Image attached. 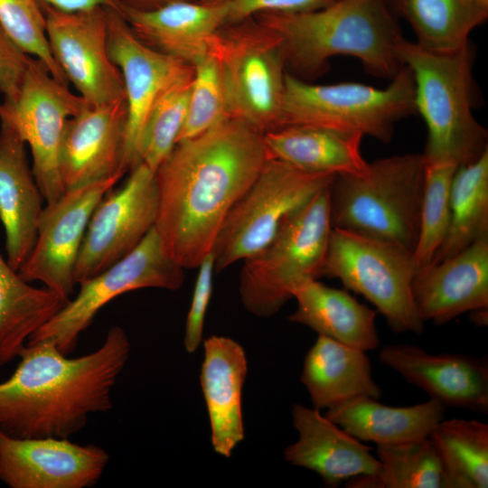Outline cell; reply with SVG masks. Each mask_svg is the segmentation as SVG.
<instances>
[{
  "label": "cell",
  "mask_w": 488,
  "mask_h": 488,
  "mask_svg": "<svg viewBox=\"0 0 488 488\" xmlns=\"http://www.w3.org/2000/svg\"><path fill=\"white\" fill-rule=\"evenodd\" d=\"M268 159L264 134L234 117L175 144L155 171V229L174 261L184 269L199 267Z\"/></svg>",
  "instance_id": "obj_1"
},
{
  "label": "cell",
  "mask_w": 488,
  "mask_h": 488,
  "mask_svg": "<svg viewBox=\"0 0 488 488\" xmlns=\"http://www.w3.org/2000/svg\"><path fill=\"white\" fill-rule=\"evenodd\" d=\"M117 325L94 352L69 358L51 341L26 343L14 373L0 382V430L23 438H69L91 414L113 408L112 390L130 354Z\"/></svg>",
  "instance_id": "obj_2"
},
{
  "label": "cell",
  "mask_w": 488,
  "mask_h": 488,
  "mask_svg": "<svg viewBox=\"0 0 488 488\" xmlns=\"http://www.w3.org/2000/svg\"><path fill=\"white\" fill-rule=\"evenodd\" d=\"M254 17L279 34L286 68L304 80L325 72L338 55L354 57L368 73L389 80L404 66L397 52L404 37L387 0H333L316 10Z\"/></svg>",
  "instance_id": "obj_3"
},
{
  "label": "cell",
  "mask_w": 488,
  "mask_h": 488,
  "mask_svg": "<svg viewBox=\"0 0 488 488\" xmlns=\"http://www.w3.org/2000/svg\"><path fill=\"white\" fill-rule=\"evenodd\" d=\"M397 52L411 71L416 112L427 127L425 160L453 162L458 167L475 162L488 145L487 131L473 114L470 42L454 51L436 52L402 39Z\"/></svg>",
  "instance_id": "obj_4"
},
{
  "label": "cell",
  "mask_w": 488,
  "mask_h": 488,
  "mask_svg": "<svg viewBox=\"0 0 488 488\" xmlns=\"http://www.w3.org/2000/svg\"><path fill=\"white\" fill-rule=\"evenodd\" d=\"M423 154L368 163L361 174H338L328 188L330 218L337 228L414 252L424 190Z\"/></svg>",
  "instance_id": "obj_5"
},
{
  "label": "cell",
  "mask_w": 488,
  "mask_h": 488,
  "mask_svg": "<svg viewBox=\"0 0 488 488\" xmlns=\"http://www.w3.org/2000/svg\"><path fill=\"white\" fill-rule=\"evenodd\" d=\"M328 188L296 211L267 245L242 260L239 293L249 313L272 316L299 286L323 277L333 229Z\"/></svg>",
  "instance_id": "obj_6"
},
{
  "label": "cell",
  "mask_w": 488,
  "mask_h": 488,
  "mask_svg": "<svg viewBox=\"0 0 488 488\" xmlns=\"http://www.w3.org/2000/svg\"><path fill=\"white\" fill-rule=\"evenodd\" d=\"M208 52L221 71L230 117L263 134L280 127L287 71L279 34L251 17L221 26Z\"/></svg>",
  "instance_id": "obj_7"
},
{
  "label": "cell",
  "mask_w": 488,
  "mask_h": 488,
  "mask_svg": "<svg viewBox=\"0 0 488 488\" xmlns=\"http://www.w3.org/2000/svg\"><path fill=\"white\" fill-rule=\"evenodd\" d=\"M415 113L414 80L405 65L384 89L360 82L318 85L286 72L280 127L318 126L388 143L395 125Z\"/></svg>",
  "instance_id": "obj_8"
},
{
  "label": "cell",
  "mask_w": 488,
  "mask_h": 488,
  "mask_svg": "<svg viewBox=\"0 0 488 488\" xmlns=\"http://www.w3.org/2000/svg\"><path fill=\"white\" fill-rule=\"evenodd\" d=\"M418 268L410 250L333 228L323 277L338 278L346 289L364 296L394 332L420 334L425 322L412 292Z\"/></svg>",
  "instance_id": "obj_9"
},
{
  "label": "cell",
  "mask_w": 488,
  "mask_h": 488,
  "mask_svg": "<svg viewBox=\"0 0 488 488\" xmlns=\"http://www.w3.org/2000/svg\"><path fill=\"white\" fill-rule=\"evenodd\" d=\"M335 176L268 159L219 231L211 250L215 273L261 249L296 211L327 189Z\"/></svg>",
  "instance_id": "obj_10"
},
{
  "label": "cell",
  "mask_w": 488,
  "mask_h": 488,
  "mask_svg": "<svg viewBox=\"0 0 488 488\" xmlns=\"http://www.w3.org/2000/svg\"><path fill=\"white\" fill-rule=\"evenodd\" d=\"M183 270L167 255L154 227L131 253L80 282L76 297L70 299L27 343L51 341L68 355L75 350L80 333L111 300L143 288L179 290L184 280Z\"/></svg>",
  "instance_id": "obj_11"
},
{
  "label": "cell",
  "mask_w": 488,
  "mask_h": 488,
  "mask_svg": "<svg viewBox=\"0 0 488 488\" xmlns=\"http://www.w3.org/2000/svg\"><path fill=\"white\" fill-rule=\"evenodd\" d=\"M87 104L33 57L17 95L0 103V120L10 124L30 147L32 171L47 203L65 192L59 170L61 141L69 118Z\"/></svg>",
  "instance_id": "obj_12"
},
{
  "label": "cell",
  "mask_w": 488,
  "mask_h": 488,
  "mask_svg": "<svg viewBox=\"0 0 488 488\" xmlns=\"http://www.w3.org/2000/svg\"><path fill=\"white\" fill-rule=\"evenodd\" d=\"M129 173L124 185L108 191L90 217L74 270L78 285L131 253L155 225V172L141 163Z\"/></svg>",
  "instance_id": "obj_13"
},
{
  "label": "cell",
  "mask_w": 488,
  "mask_h": 488,
  "mask_svg": "<svg viewBox=\"0 0 488 488\" xmlns=\"http://www.w3.org/2000/svg\"><path fill=\"white\" fill-rule=\"evenodd\" d=\"M121 179L115 176L65 191L42 209L35 243L18 274L40 281L65 302L76 285L74 270L90 217L105 194Z\"/></svg>",
  "instance_id": "obj_14"
},
{
  "label": "cell",
  "mask_w": 488,
  "mask_h": 488,
  "mask_svg": "<svg viewBox=\"0 0 488 488\" xmlns=\"http://www.w3.org/2000/svg\"><path fill=\"white\" fill-rule=\"evenodd\" d=\"M42 9L52 55L78 94L91 105L126 99L122 74L108 52V8Z\"/></svg>",
  "instance_id": "obj_15"
},
{
  "label": "cell",
  "mask_w": 488,
  "mask_h": 488,
  "mask_svg": "<svg viewBox=\"0 0 488 488\" xmlns=\"http://www.w3.org/2000/svg\"><path fill=\"white\" fill-rule=\"evenodd\" d=\"M102 447L69 438L10 436L0 430V482L10 488H87L108 463Z\"/></svg>",
  "instance_id": "obj_16"
},
{
  "label": "cell",
  "mask_w": 488,
  "mask_h": 488,
  "mask_svg": "<svg viewBox=\"0 0 488 488\" xmlns=\"http://www.w3.org/2000/svg\"><path fill=\"white\" fill-rule=\"evenodd\" d=\"M108 52L122 74L127 106L124 169L141 164L139 149L152 106L174 80L192 69L174 57L143 43L132 32L123 14L108 8Z\"/></svg>",
  "instance_id": "obj_17"
},
{
  "label": "cell",
  "mask_w": 488,
  "mask_h": 488,
  "mask_svg": "<svg viewBox=\"0 0 488 488\" xmlns=\"http://www.w3.org/2000/svg\"><path fill=\"white\" fill-rule=\"evenodd\" d=\"M127 124L126 99L87 104L67 121L59 156L65 191L123 176Z\"/></svg>",
  "instance_id": "obj_18"
},
{
  "label": "cell",
  "mask_w": 488,
  "mask_h": 488,
  "mask_svg": "<svg viewBox=\"0 0 488 488\" xmlns=\"http://www.w3.org/2000/svg\"><path fill=\"white\" fill-rule=\"evenodd\" d=\"M381 364L446 408L488 411V363L460 353H430L411 344H389L379 352Z\"/></svg>",
  "instance_id": "obj_19"
},
{
  "label": "cell",
  "mask_w": 488,
  "mask_h": 488,
  "mask_svg": "<svg viewBox=\"0 0 488 488\" xmlns=\"http://www.w3.org/2000/svg\"><path fill=\"white\" fill-rule=\"evenodd\" d=\"M412 292L424 322L444 324L463 314L488 309V238L419 267Z\"/></svg>",
  "instance_id": "obj_20"
},
{
  "label": "cell",
  "mask_w": 488,
  "mask_h": 488,
  "mask_svg": "<svg viewBox=\"0 0 488 488\" xmlns=\"http://www.w3.org/2000/svg\"><path fill=\"white\" fill-rule=\"evenodd\" d=\"M292 420L298 438L284 450L289 464L316 473L331 487L379 472L380 462L371 448L319 409L296 404Z\"/></svg>",
  "instance_id": "obj_21"
},
{
  "label": "cell",
  "mask_w": 488,
  "mask_h": 488,
  "mask_svg": "<svg viewBox=\"0 0 488 488\" xmlns=\"http://www.w3.org/2000/svg\"><path fill=\"white\" fill-rule=\"evenodd\" d=\"M25 146L15 129L0 120V220L5 232L6 260L15 271L35 243L44 200Z\"/></svg>",
  "instance_id": "obj_22"
},
{
  "label": "cell",
  "mask_w": 488,
  "mask_h": 488,
  "mask_svg": "<svg viewBox=\"0 0 488 488\" xmlns=\"http://www.w3.org/2000/svg\"><path fill=\"white\" fill-rule=\"evenodd\" d=\"M200 383L206 403L214 451L230 457L245 437L241 398L248 371L242 346L233 339L211 335L203 342Z\"/></svg>",
  "instance_id": "obj_23"
},
{
  "label": "cell",
  "mask_w": 488,
  "mask_h": 488,
  "mask_svg": "<svg viewBox=\"0 0 488 488\" xmlns=\"http://www.w3.org/2000/svg\"><path fill=\"white\" fill-rule=\"evenodd\" d=\"M134 34L148 47L192 65L208 52L213 34L227 23L223 7L179 0L151 11L123 8Z\"/></svg>",
  "instance_id": "obj_24"
},
{
  "label": "cell",
  "mask_w": 488,
  "mask_h": 488,
  "mask_svg": "<svg viewBox=\"0 0 488 488\" xmlns=\"http://www.w3.org/2000/svg\"><path fill=\"white\" fill-rule=\"evenodd\" d=\"M446 407L433 399L392 407L359 396L325 409L324 416L362 442L393 446L427 438L445 417Z\"/></svg>",
  "instance_id": "obj_25"
},
{
  "label": "cell",
  "mask_w": 488,
  "mask_h": 488,
  "mask_svg": "<svg viewBox=\"0 0 488 488\" xmlns=\"http://www.w3.org/2000/svg\"><path fill=\"white\" fill-rule=\"evenodd\" d=\"M363 136L357 132L287 125L264 134L269 158L301 170L332 174H361L368 162L362 156Z\"/></svg>",
  "instance_id": "obj_26"
},
{
  "label": "cell",
  "mask_w": 488,
  "mask_h": 488,
  "mask_svg": "<svg viewBox=\"0 0 488 488\" xmlns=\"http://www.w3.org/2000/svg\"><path fill=\"white\" fill-rule=\"evenodd\" d=\"M293 298L297 305L288 316L290 322L365 352L379 347L375 323L378 312L360 303L347 291L312 279L299 286Z\"/></svg>",
  "instance_id": "obj_27"
},
{
  "label": "cell",
  "mask_w": 488,
  "mask_h": 488,
  "mask_svg": "<svg viewBox=\"0 0 488 488\" xmlns=\"http://www.w3.org/2000/svg\"><path fill=\"white\" fill-rule=\"evenodd\" d=\"M366 352L318 335L305 357L300 377L314 408L327 409L354 397L381 396Z\"/></svg>",
  "instance_id": "obj_28"
},
{
  "label": "cell",
  "mask_w": 488,
  "mask_h": 488,
  "mask_svg": "<svg viewBox=\"0 0 488 488\" xmlns=\"http://www.w3.org/2000/svg\"><path fill=\"white\" fill-rule=\"evenodd\" d=\"M66 303L45 286L23 279L0 253V367L17 358L29 338Z\"/></svg>",
  "instance_id": "obj_29"
},
{
  "label": "cell",
  "mask_w": 488,
  "mask_h": 488,
  "mask_svg": "<svg viewBox=\"0 0 488 488\" xmlns=\"http://www.w3.org/2000/svg\"><path fill=\"white\" fill-rule=\"evenodd\" d=\"M409 23L416 42L436 52L456 50L469 41L471 32L483 23L488 9L474 0H387Z\"/></svg>",
  "instance_id": "obj_30"
},
{
  "label": "cell",
  "mask_w": 488,
  "mask_h": 488,
  "mask_svg": "<svg viewBox=\"0 0 488 488\" xmlns=\"http://www.w3.org/2000/svg\"><path fill=\"white\" fill-rule=\"evenodd\" d=\"M483 238H488V151L456 169L450 189L447 230L430 263L447 258Z\"/></svg>",
  "instance_id": "obj_31"
},
{
  "label": "cell",
  "mask_w": 488,
  "mask_h": 488,
  "mask_svg": "<svg viewBox=\"0 0 488 488\" xmlns=\"http://www.w3.org/2000/svg\"><path fill=\"white\" fill-rule=\"evenodd\" d=\"M378 473L345 482L348 488H452L429 437L400 445L377 446Z\"/></svg>",
  "instance_id": "obj_32"
},
{
  "label": "cell",
  "mask_w": 488,
  "mask_h": 488,
  "mask_svg": "<svg viewBox=\"0 0 488 488\" xmlns=\"http://www.w3.org/2000/svg\"><path fill=\"white\" fill-rule=\"evenodd\" d=\"M452 488L488 487V424L476 419H442L429 436Z\"/></svg>",
  "instance_id": "obj_33"
},
{
  "label": "cell",
  "mask_w": 488,
  "mask_h": 488,
  "mask_svg": "<svg viewBox=\"0 0 488 488\" xmlns=\"http://www.w3.org/2000/svg\"><path fill=\"white\" fill-rule=\"evenodd\" d=\"M193 68L171 81L159 94L146 119L139 149L140 162L154 172L172 151L184 124Z\"/></svg>",
  "instance_id": "obj_34"
},
{
  "label": "cell",
  "mask_w": 488,
  "mask_h": 488,
  "mask_svg": "<svg viewBox=\"0 0 488 488\" xmlns=\"http://www.w3.org/2000/svg\"><path fill=\"white\" fill-rule=\"evenodd\" d=\"M457 168L453 162L425 160L419 233L414 250L418 267L432 261L446 236L450 189Z\"/></svg>",
  "instance_id": "obj_35"
},
{
  "label": "cell",
  "mask_w": 488,
  "mask_h": 488,
  "mask_svg": "<svg viewBox=\"0 0 488 488\" xmlns=\"http://www.w3.org/2000/svg\"><path fill=\"white\" fill-rule=\"evenodd\" d=\"M192 66L191 96L177 142L196 136L230 117L222 78L214 58L207 52Z\"/></svg>",
  "instance_id": "obj_36"
},
{
  "label": "cell",
  "mask_w": 488,
  "mask_h": 488,
  "mask_svg": "<svg viewBox=\"0 0 488 488\" xmlns=\"http://www.w3.org/2000/svg\"><path fill=\"white\" fill-rule=\"evenodd\" d=\"M0 23L23 52L41 61L54 79L68 84L51 51L44 13L36 0H0Z\"/></svg>",
  "instance_id": "obj_37"
},
{
  "label": "cell",
  "mask_w": 488,
  "mask_h": 488,
  "mask_svg": "<svg viewBox=\"0 0 488 488\" xmlns=\"http://www.w3.org/2000/svg\"><path fill=\"white\" fill-rule=\"evenodd\" d=\"M199 272L192 297L186 316L183 343L188 352H194L202 340L204 319L212 292L215 273L214 260L211 252L199 265Z\"/></svg>",
  "instance_id": "obj_38"
},
{
  "label": "cell",
  "mask_w": 488,
  "mask_h": 488,
  "mask_svg": "<svg viewBox=\"0 0 488 488\" xmlns=\"http://www.w3.org/2000/svg\"><path fill=\"white\" fill-rule=\"evenodd\" d=\"M225 9L227 23H238L262 13H299L320 9L333 0H200Z\"/></svg>",
  "instance_id": "obj_39"
},
{
  "label": "cell",
  "mask_w": 488,
  "mask_h": 488,
  "mask_svg": "<svg viewBox=\"0 0 488 488\" xmlns=\"http://www.w3.org/2000/svg\"><path fill=\"white\" fill-rule=\"evenodd\" d=\"M31 57L15 44L0 23V92L4 99L17 95Z\"/></svg>",
  "instance_id": "obj_40"
},
{
  "label": "cell",
  "mask_w": 488,
  "mask_h": 488,
  "mask_svg": "<svg viewBox=\"0 0 488 488\" xmlns=\"http://www.w3.org/2000/svg\"><path fill=\"white\" fill-rule=\"evenodd\" d=\"M41 8L48 7L63 13H75L103 7L122 13L120 0H36Z\"/></svg>",
  "instance_id": "obj_41"
},
{
  "label": "cell",
  "mask_w": 488,
  "mask_h": 488,
  "mask_svg": "<svg viewBox=\"0 0 488 488\" xmlns=\"http://www.w3.org/2000/svg\"><path fill=\"white\" fill-rule=\"evenodd\" d=\"M179 0H120L123 8L136 11H151Z\"/></svg>",
  "instance_id": "obj_42"
},
{
  "label": "cell",
  "mask_w": 488,
  "mask_h": 488,
  "mask_svg": "<svg viewBox=\"0 0 488 488\" xmlns=\"http://www.w3.org/2000/svg\"><path fill=\"white\" fill-rule=\"evenodd\" d=\"M473 322L477 325H486L487 324V314L488 309H481L470 313Z\"/></svg>",
  "instance_id": "obj_43"
},
{
  "label": "cell",
  "mask_w": 488,
  "mask_h": 488,
  "mask_svg": "<svg viewBox=\"0 0 488 488\" xmlns=\"http://www.w3.org/2000/svg\"><path fill=\"white\" fill-rule=\"evenodd\" d=\"M482 7L488 9V0H474Z\"/></svg>",
  "instance_id": "obj_44"
}]
</instances>
